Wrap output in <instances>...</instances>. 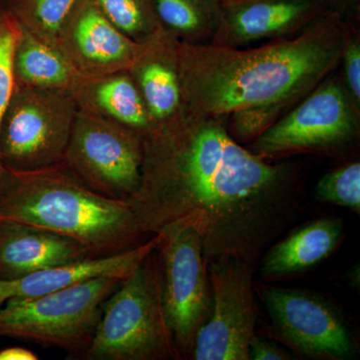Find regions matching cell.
<instances>
[{
	"instance_id": "cell-1",
	"label": "cell",
	"mask_w": 360,
	"mask_h": 360,
	"mask_svg": "<svg viewBox=\"0 0 360 360\" xmlns=\"http://www.w3.org/2000/svg\"><path fill=\"white\" fill-rule=\"evenodd\" d=\"M300 181L297 165L243 148L227 117L184 111L143 137L141 184L127 203L149 236L189 227L206 260L251 264L292 219Z\"/></svg>"
},
{
	"instance_id": "cell-2",
	"label": "cell",
	"mask_w": 360,
	"mask_h": 360,
	"mask_svg": "<svg viewBox=\"0 0 360 360\" xmlns=\"http://www.w3.org/2000/svg\"><path fill=\"white\" fill-rule=\"evenodd\" d=\"M352 30L329 8L297 34L255 49L179 42L184 111L227 117L251 112L267 129L333 75Z\"/></svg>"
},
{
	"instance_id": "cell-3",
	"label": "cell",
	"mask_w": 360,
	"mask_h": 360,
	"mask_svg": "<svg viewBox=\"0 0 360 360\" xmlns=\"http://www.w3.org/2000/svg\"><path fill=\"white\" fill-rule=\"evenodd\" d=\"M0 220L73 239L94 258L127 252L151 238L127 201L91 191L63 163L37 172L6 169L0 179Z\"/></svg>"
},
{
	"instance_id": "cell-4",
	"label": "cell",
	"mask_w": 360,
	"mask_h": 360,
	"mask_svg": "<svg viewBox=\"0 0 360 360\" xmlns=\"http://www.w3.org/2000/svg\"><path fill=\"white\" fill-rule=\"evenodd\" d=\"M181 359L168 326L156 248L106 300L91 345L79 359Z\"/></svg>"
},
{
	"instance_id": "cell-5",
	"label": "cell",
	"mask_w": 360,
	"mask_h": 360,
	"mask_svg": "<svg viewBox=\"0 0 360 360\" xmlns=\"http://www.w3.org/2000/svg\"><path fill=\"white\" fill-rule=\"evenodd\" d=\"M120 281L94 277L49 295L7 300L0 307V338L58 348L79 359L91 345L104 303Z\"/></svg>"
},
{
	"instance_id": "cell-6",
	"label": "cell",
	"mask_w": 360,
	"mask_h": 360,
	"mask_svg": "<svg viewBox=\"0 0 360 360\" xmlns=\"http://www.w3.org/2000/svg\"><path fill=\"white\" fill-rule=\"evenodd\" d=\"M77 110L70 92L14 84L0 122L4 167L30 172L61 165Z\"/></svg>"
},
{
	"instance_id": "cell-7",
	"label": "cell",
	"mask_w": 360,
	"mask_h": 360,
	"mask_svg": "<svg viewBox=\"0 0 360 360\" xmlns=\"http://www.w3.org/2000/svg\"><path fill=\"white\" fill-rule=\"evenodd\" d=\"M359 134V106L342 80L329 75L293 110L251 141L248 149L264 160L331 153L352 143Z\"/></svg>"
},
{
	"instance_id": "cell-8",
	"label": "cell",
	"mask_w": 360,
	"mask_h": 360,
	"mask_svg": "<svg viewBox=\"0 0 360 360\" xmlns=\"http://www.w3.org/2000/svg\"><path fill=\"white\" fill-rule=\"evenodd\" d=\"M142 161L141 135L78 108L63 163L84 186L127 201L141 184Z\"/></svg>"
},
{
	"instance_id": "cell-9",
	"label": "cell",
	"mask_w": 360,
	"mask_h": 360,
	"mask_svg": "<svg viewBox=\"0 0 360 360\" xmlns=\"http://www.w3.org/2000/svg\"><path fill=\"white\" fill-rule=\"evenodd\" d=\"M158 234L163 307L180 356H186L210 311L202 243L189 227H168Z\"/></svg>"
},
{
	"instance_id": "cell-10",
	"label": "cell",
	"mask_w": 360,
	"mask_h": 360,
	"mask_svg": "<svg viewBox=\"0 0 360 360\" xmlns=\"http://www.w3.org/2000/svg\"><path fill=\"white\" fill-rule=\"evenodd\" d=\"M212 310L198 329L193 356L196 360H248L255 335V307L250 264L236 257L212 260Z\"/></svg>"
},
{
	"instance_id": "cell-11",
	"label": "cell",
	"mask_w": 360,
	"mask_h": 360,
	"mask_svg": "<svg viewBox=\"0 0 360 360\" xmlns=\"http://www.w3.org/2000/svg\"><path fill=\"white\" fill-rule=\"evenodd\" d=\"M264 295L274 326L302 354L340 359L354 352L345 323L323 300L285 288H266Z\"/></svg>"
},
{
	"instance_id": "cell-12",
	"label": "cell",
	"mask_w": 360,
	"mask_h": 360,
	"mask_svg": "<svg viewBox=\"0 0 360 360\" xmlns=\"http://www.w3.org/2000/svg\"><path fill=\"white\" fill-rule=\"evenodd\" d=\"M141 45L118 30L92 0L79 2L56 44L82 77L129 70Z\"/></svg>"
},
{
	"instance_id": "cell-13",
	"label": "cell",
	"mask_w": 360,
	"mask_h": 360,
	"mask_svg": "<svg viewBox=\"0 0 360 360\" xmlns=\"http://www.w3.org/2000/svg\"><path fill=\"white\" fill-rule=\"evenodd\" d=\"M329 8H335L333 0H240L224 6L210 42L241 47L259 40L292 37Z\"/></svg>"
},
{
	"instance_id": "cell-14",
	"label": "cell",
	"mask_w": 360,
	"mask_h": 360,
	"mask_svg": "<svg viewBox=\"0 0 360 360\" xmlns=\"http://www.w3.org/2000/svg\"><path fill=\"white\" fill-rule=\"evenodd\" d=\"M179 42L162 28L142 42L129 72L139 87L155 129L184 112Z\"/></svg>"
},
{
	"instance_id": "cell-15",
	"label": "cell",
	"mask_w": 360,
	"mask_h": 360,
	"mask_svg": "<svg viewBox=\"0 0 360 360\" xmlns=\"http://www.w3.org/2000/svg\"><path fill=\"white\" fill-rule=\"evenodd\" d=\"M92 257L84 246L60 234L0 220V279H15Z\"/></svg>"
},
{
	"instance_id": "cell-16",
	"label": "cell",
	"mask_w": 360,
	"mask_h": 360,
	"mask_svg": "<svg viewBox=\"0 0 360 360\" xmlns=\"http://www.w3.org/2000/svg\"><path fill=\"white\" fill-rule=\"evenodd\" d=\"M160 234L127 252L112 257L89 258L82 262L51 267L15 279H0V307L13 298L49 295L79 281L105 276L123 281L151 251L158 248Z\"/></svg>"
},
{
	"instance_id": "cell-17",
	"label": "cell",
	"mask_w": 360,
	"mask_h": 360,
	"mask_svg": "<svg viewBox=\"0 0 360 360\" xmlns=\"http://www.w3.org/2000/svg\"><path fill=\"white\" fill-rule=\"evenodd\" d=\"M70 94L79 110L122 125L142 137L155 129L146 101L129 70L96 77L78 75Z\"/></svg>"
},
{
	"instance_id": "cell-18",
	"label": "cell",
	"mask_w": 360,
	"mask_h": 360,
	"mask_svg": "<svg viewBox=\"0 0 360 360\" xmlns=\"http://www.w3.org/2000/svg\"><path fill=\"white\" fill-rule=\"evenodd\" d=\"M342 229L341 219L333 217L304 225L267 251L260 274L278 277L314 266L335 250Z\"/></svg>"
},
{
	"instance_id": "cell-19",
	"label": "cell",
	"mask_w": 360,
	"mask_h": 360,
	"mask_svg": "<svg viewBox=\"0 0 360 360\" xmlns=\"http://www.w3.org/2000/svg\"><path fill=\"white\" fill-rule=\"evenodd\" d=\"M13 70L15 84L70 94L79 75L58 47L21 27L14 44Z\"/></svg>"
},
{
	"instance_id": "cell-20",
	"label": "cell",
	"mask_w": 360,
	"mask_h": 360,
	"mask_svg": "<svg viewBox=\"0 0 360 360\" xmlns=\"http://www.w3.org/2000/svg\"><path fill=\"white\" fill-rule=\"evenodd\" d=\"M161 26L179 41L210 42L219 28L222 0H153Z\"/></svg>"
},
{
	"instance_id": "cell-21",
	"label": "cell",
	"mask_w": 360,
	"mask_h": 360,
	"mask_svg": "<svg viewBox=\"0 0 360 360\" xmlns=\"http://www.w3.org/2000/svg\"><path fill=\"white\" fill-rule=\"evenodd\" d=\"M80 1L4 0L0 6L11 14L22 30L56 46L59 32Z\"/></svg>"
},
{
	"instance_id": "cell-22",
	"label": "cell",
	"mask_w": 360,
	"mask_h": 360,
	"mask_svg": "<svg viewBox=\"0 0 360 360\" xmlns=\"http://www.w3.org/2000/svg\"><path fill=\"white\" fill-rule=\"evenodd\" d=\"M125 35L142 44L162 30L153 0H92Z\"/></svg>"
},
{
	"instance_id": "cell-23",
	"label": "cell",
	"mask_w": 360,
	"mask_h": 360,
	"mask_svg": "<svg viewBox=\"0 0 360 360\" xmlns=\"http://www.w3.org/2000/svg\"><path fill=\"white\" fill-rule=\"evenodd\" d=\"M317 200L360 210V163H347L322 176L315 186Z\"/></svg>"
},
{
	"instance_id": "cell-24",
	"label": "cell",
	"mask_w": 360,
	"mask_h": 360,
	"mask_svg": "<svg viewBox=\"0 0 360 360\" xmlns=\"http://www.w3.org/2000/svg\"><path fill=\"white\" fill-rule=\"evenodd\" d=\"M20 27L11 14L0 7V122L14 87L13 54ZM6 168L0 161V179Z\"/></svg>"
},
{
	"instance_id": "cell-25",
	"label": "cell",
	"mask_w": 360,
	"mask_h": 360,
	"mask_svg": "<svg viewBox=\"0 0 360 360\" xmlns=\"http://www.w3.org/2000/svg\"><path fill=\"white\" fill-rule=\"evenodd\" d=\"M350 33L341 61L343 65V84L355 105L360 108V41L359 35Z\"/></svg>"
},
{
	"instance_id": "cell-26",
	"label": "cell",
	"mask_w": 360,
	"mask_h": 360,
	"mask_svg": "<svg viewBox=\"0 0 360 360\" xmlns=\"http://www.w3.org/2000/svg\"><path fill=\"white\" fill-rule=\"evenodd\" d=\"M250 359L253 360H283L290 359L277 345L264 338L253 335L250 342Z\"/></svg>"
},
{
	"instance_id": "cell-27",
	"label": "cell",
	"mask_w": 360,
	"mask_h": 360,
	"mask_svg": "<svg viewBox=\"0 0 360 360\" xmlns=\"http://www.w3.org/2000/svg\"><path fill=\"white\" fill-rule=\"evenodd\" d=\"M39 356L32 350L13 347L0 350V360H37Z\"/></svg>"
},
{
	"instance_id": "cell-28",
	"label": "cell",
	"mask_w": 360,
	"mask_h": 360,
	"mask_svg": "<svg viewBox=\"0 0 360 360\" xmlns=\"http://www.w3.org/2000/svg\"><path fill=\"white\" fill-rule=\"evenodd\" d=\"M338 11L347 16L349 14H356L359 9V0H333Z\"/></svg>"
},
{
	"instance_id": "cell-29",
	"label": "cell",
	"mask_w": 360,
	"mask_h": 360,
	"mask_svg": "<svg viewBox=\"0 0 360 360\" xmlns=\"http://www.w3.org/2000/svg\"><path fill=\"white\" fill-rule=\"evenodd\" d=\"M238 1H240V0H222V2H224V6H227V4H234V2Z\"/></svg>"
},
{
	"instance_id": "cell-30",
	"label": "cell",
	"mask_w": 360,
	"mask_h": 360,
	"mask_svg": "<svg viewBox=\"0 0 360 360\" xmlns=\"http://www.w3.org/2000/svg\"><path fill=\"white\" fill-rule=\"evenodd\" d=\"M4 0H0V4H1L2 2H4Z\"/></svg>"
},
{
	"instance_id": "cell-31",
	"label": "cell",
	"mask_w": 360,
	"mask_h": 360,
	"mask_svg": "<svg viewBox=\"0 0 360 360\" xmlns=\"http://www.w3.org/2000/svg\"><path fill=\"white\" fill-rule=\"evenodd\" d=\"M0 7H1V6H0Z\"/></svg>"
}]
</instances>
